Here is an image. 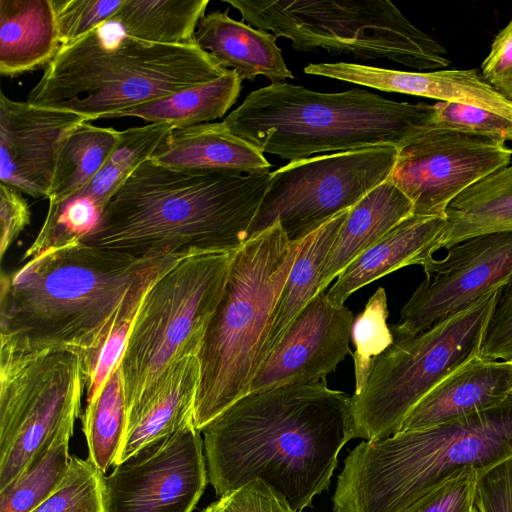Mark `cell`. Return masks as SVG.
<instances>
[{
	"instance_id": "f35d334b",
	"label": "cell",
	"mask_w": 512,
	"mask_h": 512,
	"mask_svg": "<svg viewBox=\"0 0 512 512\" xmlns=\"http://www.w3.org/2000/svg\"><path fill=\"white\" fill-rule=\"evenodd\" d=\"M138 310L122 318L97 353L85 363L86 403H89L98 394L111 372L121 362Z\"/></svg>"
},
{
	"instance_id": "e575fe53",
	"label": "cell",
	"mask_w": 512,
	"mask_h": 512,
	"mask_svg": "<svg viewBox=\"0 0 512 512\" xmlns=\"http://www.w3.org/2000/svg\"><path fill=\"white\" fill-rule=\"evenodd\" d=\"M428 126L512 143V121L469 104L439 101Z\"/></svg>"
},
{
	"instance_id": "7bdbcfd3",
	"label": "cell",
	"mask_w": 512,
	"mask_h": 512,
	"mask_svg": "<svg viewBox=\"0 0 512 512\" xmlns=\"http://www.w3.org/2000/svg\"><path fill=\"white\" fill-rule=\"evenodd\" d=\"M482 78L512 102V19L499 31L481 65Z\"/></svg>"
},
{
	"instance_id": "83f0119b",
	"label": "cell",
	"mask_w": 512,
	"mask_h": 512,
	"mask_svg": "<svg viewBox=\"0 0 512 512\" xmlns=\"http://www.w3.org/2000/svg\"><path fill=\"white\" fill-rule=\"evenodd\" d=\"M348 210L339 213L305 238L277 303L273 325L264 349L263 363L282 339L296 316L319 293L326 256Z\"/></svg>"
},
{
	"instance_id": "ba28073f",
	"label": "cell",
	"mask_w": 512,
	"mask_h": 512,
	"mask_svg": "<svg viewBox=\"0 0 512 512\" xmlns=\"http://www.w3.org/2000/svg\"><path fill=\"white\" fill-rule=\"evenodd\" d=\"M236 251H195L155 281L134 318L121 366L128 417L180 360L197 356Z\"/></svg>"
},
{
	"instance_id": "7dc6e473",
	"label": "cell",
	"mask_w": 512,
	"mask_h": 512,
	"mask_svg": "<svg viewBox=\"0 0 512 512\" xmlns=\"http://www.w3.org/2000/svg\"><path fill=\"white\" fill-rule=\"evenodd\" d=\"M476 512H478L477 508H476Z\"/></svg>"
},
{
	"instance_id": "ac0fdd59",
	"label": "cell",
	"mask_w": 512,
	"mask_h": 512,
	"mask_svg": "<svg viewBox=\"0 0 512 512\" xmlns=\"http://www.w3.org/2000/svg\"><path fill=\"white\" fill-rule=\"evenodd\" d=\"M304 72L385 92L469 104L512 121V102L496 92L474 69L411 72L335 62L310 63Z\"/></svg>"
},
{
	"instance_id": "6da1fadb",
	"label": "cell",
	"mask_w": 512,
	"mask_h": 512,
	"mask_svg": "<svg viewBox=\"0 0 512 512\" xmlns=\"http://www.w3.org/2000/svg\"><path fill=\"white\" fill-rule=\"evenodd\" d=\"M202 432L219 498L260 479L302 512L328 489L341 449L354 438L351 396L325 380L249 393Z\"/></svg>"
},
{
	"instance_id": "f6af8a7d",
	"label": "cell",
	"mask_w": 512,
	"mask_h": 512,
	"mask_svg": "<svg viewBox=\"0 0 512 512\" xmlns=\"http://www.w3.org/2000/svg\"><path fill=\"white\" fill-rule=\"evenodd\" d=\"M127 177L128 175L106 163L86 186L69 199L88 200L100 214Z\"/></svg>"
},
{
	"instance_id": "4316f807",
	"label": "cell",
	"mask_w": 512,
	"mask_h": 512,
	"mask_svg": "<svg viewBox=\"0 0 512 512\" xmlns=\"http://www.w3.org/2000/svg\"><path fill=\"white\" fill-rule=\"evenodd\" d=\"M241 78L227 70L218 78L121 112L115 118L137 117L175 128L196 126L223 117L236 103Z\"/></svg>"
},
{
	"instance_id": "2e32d148",
	"label": "cell",
	"mask_w": 512,
	"mask_h": 512,
	"mask_svg": "<svg viewBox=\"0 0 512 512\" xmlns=\"http://www.w3.org/2000/svg\"><path fill=\"white\" fill-rule=\"evenodd\" d=\"M353 313L333 305L325 291L296 316L252 380L249 393L320 381L351 353Z\"/></svg>"
},
{
	"instance_id": "ab89813d",
	"label": "cell",
	"mask_w": 512,
	"mask_h": 512,
	"mask_svg": "<svg viewBox=\"0 0 512 512\" xmlns=\"http://www.w3.org/2000/svg\"><path fill=\"white\" fill-rule=\"evenodd\" d=\"M480 356L512 361V276L500 289L484 334Z\"/></svg>"
},
{
	"instance_id": "30bf717a",
	"label": "cell",
	"mask_w": 512,
	"mask_h": 512,
	"mask_svg": "<svg viewBox=\"0 0 512 512\" xmlns=\"http://www.w3.org/2000/svg\"><path fill=\"white\" fill-rule=\"evenodd\" d=\"M500 289L413 338L394 341L373 360L365 388L351 395L354 438L392 436L423 397L480 355Z\"/></svg>"
},
{
	"instance_id": "d4e9b609",
	"label": "cell",
	"mask_w": 512,
	"mask_h": 512,
	"mask_svg": "<svg viewBox=\"0 0 512 512\" xmlns=\"http://www.w3.org/2000/svg\"><path fill=\"white\" fill-rule=\"evenodd\" d=\"M199 378L200 364L197 356L186 357L174 365L156 392L128 417L118 464L144 446L193 421Z\"/></svg>"
},
{
	"instance_id": "3957f363",
	"label": "cell",
	"mask_w": 512,
	"mask_h": 512,
	"mask_svg": "<svg viewBox=\"0 0 512 512\" xmlns=\"http://www.w3.org/2000/svg\"><path fill=\"white\" fill-rule=\"evenodd\" d=\"M270 173L178 170L148 159L81 241L137 255L236 251L249 239Z\"/></svg>"
},
{
	"instance_id": "60d3db41",
	"label": "cell",
	"mask_w": 512,
	"mask_h": 512,
	"mask_svg": "<svg viewBox=\"0 0 512 512\" xmlns=\"http://www.w3.org/2000/svg\"><path fill=\"white\" fill-rule=\"evenodd\" d=\"M221 512H295L285 497L260 479H254L220 497Z\"/></svg>"
},
{
	"instance_id": "bcb514c9",
	"label": "cell",
	"mask_w": 512,
	"mask_h": 512,
	"mask_svg": "<svg viewBox=\"0 0 512 512\" xmlns=\"http://www.w3.org/2000/svg\"><path fill=\"white\" fill-rule=\"evenodd\" d=\"M202 512H221L217 502H213L208 507H206Z\"/></svg>"
},
{
	"instance_id": "1f68e13d",
	"label": "cell",
	"mask_w": 512,
	"mask_h": 512,
	"mask_svg": "<svg viewBox=\"0 0 512 512\" xmlns=\"http://www.w3.org/2000/svg\"><path fill=\"white\" fill-rule=\"evenodd\" d=\"M75 421H66L21 473L0 490V512H31L57 489L69 469V441Z\"/></svg>"
},
{
	"instance_id": "52a82bcc",
	"label": "cell",
	"mask_w": 512,
	"mask_h": 512,
	"mask_svg": "<svg viewBox=\"0 0 512 512\" xmlns=\"http://www.w3.org/2000/svg\"><path fill=\"white\" fill-rule=\"evenodd\" d=\"M304 241H291L276 222L236 250L197 355L200 378L193 424L200 432L249 394L282 289Z\"/></svg>"
},
{
	"instance_id": "d6a6232c",
	"label": "cell",
	"mask_w": 512,
	"mask_h": 512,
	"mask_svg": "<svg viewBox=\"0 0 512 512\" xmlns=\"http://www.w3.org/2000/svg\"><path fill=\"white\" fill-rule=\"evenodd\" d=\"M388 315L386 292L383 287H379L364 310L354 318L351 331V340L355 346L352 353L355 372L353 394H359L365 388L373 360L394 342L387 324Z\"/></svg>"
},
{
	"instance_id": "d590c367",
	"label": "cell",
	"mask_w": 512,
	"mask_h": 512,
	"mask_svg": "<svg viewBox=\"0 0 512 512\" xmlns=\"http://www.w3.org/2000/svg\"><path fill=\"white\" fill-rule=\"evenodd\" d=\"M124 0H52L61 45H68L110 23Z\"/></svg>"
},
{
	"instance_id": "74e56055",
	"label": "cell",
	"mask_w": 512,
	"mask_h": 512,
	"mask_svg": "<svg viewBox=\"0 0 512 512\" xmlns=\"http://www.w3.org/2000/svg\"><path fill=\"white\" fill-rule=\"evenodd\" d=\"M478 470H463L425 494L404 512H476Z\"/></svg>"
},
{
	"instance_id": "cb8c5ba5",
	"label": "cell",
	"mask_w": 512,
	"mask_h": 512,
	"mask_svg": "<svg viewBox=\"0 0 512 512\" xmlns=\"http://www.w3.org/2000/svg\"><path fill=\"white\" fill-rule=\"evenodd\" d=\"M61 46L52 0H0L2 76L46 67Z\"/></svg>"
},
{
	"instance_id": "f1b7e54d",
	"label": "cell",
	"mask_w": 512,
	"mask_h": 512,
	"mask_svg": "<svg viewBox=\"0 0 512 512\" xmlns=\"http://www.w3.org/2000/svg\"><path fill=\"white\" fill-rule=\"evenodd\" d=\"M208 0H124L110 23L133 38L157 44H193Z\"/></svg>"
},
{
	"instance_id": "8fae6325",
	"label": "cell",
	"mask_w": 512,
	"mask_h": 512,
	"mask_svg": "<svg viewBox=\"0 0 512 512\" xmlns=\"http://www.w3.org/2000/svg\"><path fill=\"white\" fill-rule=\"evenodd\" d=\"M84 355L0 344V490L68 420L81 415Z\"/></svg>"
},
{
	"instance_id": "ee69618b",
	"label": "cell",
	"mask_w": 512,
	"mask_h": 512,
	"mask_svg": "<svg viewBox=\"0 0 512 512\" xmlns=\"http://www.w3.org/2000/svg\"><path fill=\"white\" fill-rule=\"evenodd\" d=\"M30 207L17 189L0 183V259L29 225Z\"/></svg>"
},
{
	"instance_id": "8d00e7d4",
	"label": "cell",
	"mask_w": 512,
	"mask_h": 512,
	"mask_svg": "<svg viewBox=\"0 0 512 512\" xmlns=\"http://www.w3.org/2000/svg\"><path fill=\"white\" fill-rule=\"evenodd\" d=\"M173 129L168 123H150L119 131V141L106 163L129 176L152 157Z\"/></svg>"
},
{
	"instance_id": "4fadbf2b",
	"label": "cell",
	"mask_w": 512,
	"mask_h": 512,
	"mask_svg": "<svg viewBox=\"0 0 512 512\" xmlns=\"http://www.w3.org/2000/svg\"><path fill=\"white\" fill-rule=\"evenodd\" d=\"M511 158L506 143L427 127L398 148L390 180L411 201L413 214L446 219L455 198Z\"/></svg>"
},
{
	"instance_id": "5b68a950",
	"label": "cell",
	"mask_w": 512,
	"mask_h": 512,
	"mask_svg": "<svg viewBox=\"0 0 512 512\" xmlns=\"http://www.w3.org/2000/svg\"><path fill=\"white\" fill-rule=\"evenodd\" d=\"M433 107L360 88L323 93L271 82L250 92L222 122L261 153L296 161L376 146L400 148L429 127Z\"/></svg>"
},
{
	"instance_id": "e0dca14e",
	"label": "cell",
	"mask_w": 512,
	"mask_h": 512,
	"mask_svg": "<svg viewBox=\"0 0 512 512\" xmlns=\"http://www.w3.org/2000/svg\"><path fill=\"white\" fill-rule=\"evenodd\" d=\"M84 121L70 111L14 101L1 91L0 183L48 198L61 145Z\"/></svg>"
},
{
	"instance_id": "8992f818",
	"label": "cell",
	"mask_w": 512,
	"mask_h": 512,
	"mask_svg": "<svg viewBox=\"0 0 512 512\" xmlns=\"http://www.w3.org/2000/svg\"><path fill=\"white\" fill-rule=\"evenodd\" d=\"M102 28L61 46L27 102L70 111L87 121L115 118L228 70L195 43H150L122 31L110 41L103 37Z\"/></svg>"
},
{
	"instance_id": "9a60e30c",
	"label": "cell",
	"mask_w": 512,
	"mask_h": 512,
	"mask_svg": "<svg viewBox=\"0 0 512 512\" xmlns=\"http://www.w3.org/2000/svg\"><path fill=\"white\" fill-rule=\"evenodd\" d=\"M200 433L189 422L116 465L104 478L106 512H192L209 482Z\"/></svg>"
},
{
	"instance_id": "9c48e42d",
	"label": "cell",
	"mask_w": 512,
	"mask_h": 512,
	"mask_svg": "<svg viewBox=\"0 0 512 512\" xmlns=\"http://www.w3.org/2000/svg\"><path fill=\"white\" fill-rule=\"evenodd\" d=\"M242 21L300 51L387 59L418 71L449 66L447 50L388 0H224Z\"/></svg>"
},
{
	"instance_id": "d6986e66",
	"label": "cell",
	"mask_w": 512,
	"mask_h": 512,
	"mask_svg": "<svg viewBox=\"0 0 512 512\" xmlns=\"http://www.w3.org/2000/svg\"><path fill=\"white\" fill-rule=\"evenodd\" d=\"M511 394L512 361L478 355L423 397L397 432L423 429L483 411L500 404Z\"/></svg>"
},
{
	"instance_id": "4dcf8cb0",
	"label": "cell",
	"mask_w": 512,
	"mask_h": 512,
	"mask_svg": "<svg viewBox=\"0 0 512 512\" xmlns=\"http://www.w3.org/2000/svg\"><path fill=\"white\" fill-rule=\"evenodd\" d=\"M81 420L89 450L88 458L105 474L119 462L128 425L121 362L111 372L98 394L86 403Z\"/></svg>"
},
{
	"instance_id": "f546056e",
	"label": "cell",
	"mask_w": 512,
	"mask_h": 512,
	"mask_svg": "<svg viewBox=\"0 0 512 512\" xmlns=\"http://www.w3.org/2000/svg\"><path fill=\"white\" fill-rule=\"evenodd\" d=\"M119 141V131L84 121L64 139L58 153L49 204L68 200L103 168Z\"/></svg>"
},
{
	"instance_id": "5bb4252c",
	"label": "cell",
	"mask_w": 512,
	"mask_h": 512,
	"mask_svg": "<svg viewBox=\"0 0 512 512\" xmlns=\"http://www.w3.org/2000/svg\"><path fill=\"white\" fill-rule=\"evenodd\" d=\"M422 267L425 280L390 327L394 341L413 338L502 287L512 276V229L464 239Z\"/></svg>"
},
{
	"instance_id": "603a6c76",
	"label": "cell",
	"mask_w": 512,
	"mask_h": 512,
	"mask_svg": "<svg viewBox=\"0 0 512 512\" xmlns=\"http://www.w3.org/2000/svg\"><path fill=\"white\" fill-rule=\"evenodd\" d=\"M412 214L411 201L390 177L366 194L348 210L326 256L319 292H324L357 257Z\"/></svg>"
},
{
	"instance_id": "ffe728a7",
	"label": "cell",
	"mask_w": 512,
	"mask_h": 512,
	"mask_svg": "<svg viewBox=\"0 0 512 512\" xmlns=\"http://www.w3.org/2000/svg\"><path fill=\"white\" fill-rule=\"evenodd\" d=\"M446 219L412 214L357 257L326 293L335 306L371 282L405 266L423 265L440 249Z\"/></svg>"
},
{
	"instance_id": "b9f144b4",
	"label": "cell",
	"mask_w": 512,
	"mask_h": 512,
	"mask_svg": "<svg viewBox=\"0 0 512 512\" xmlns=\"http://www.w3.org/2000/svg\"><path fill=\"white\" fill-rule=\"evenodd\" d=\"M478 512H512V457L478 472Z\"/></svg>"
},
{
	"instance_id": "7402d4cb",
	"label": "cell",
	"mask_w": 512,
	"mask_h": 512,
	"mask_svg": "<svg viewBox=\"0 0 512 512\" xmlns=\"http://www.w3.org/2000/svg\"><path fill=\"white\" fill-rule=\"evenodd\" d=\"M194 42L222 68L235 71L241 80L253 81L259 75L271 82L294 78L276 37L232 19L228 9L205 14L198 23Z\"/></svg>"
},
{
	"instance_id": "44dd1931",
	"label": "cell",
	"mask_w": 512,
	"mask_h": 512,
	"mask_svg": "<svg viewBox=\"0 0 512 512\" xmlns=\"http://www.w3.org/2000/svg\"><path fill=\"white\" fill-rule=\"evenodd\" d=\"M150 160L178 170L243 175L271 168L263 153L233 135L223 122L173 129Z\"/></svg>"
},
{
	"instance_id": "277c9868",
	"label": "cell",
	"mask_w": 512,
	"mask_h": 512,
	"mask_svg": "<svg viewBox=\"0 0 512 512\" xmlns=\"http://www.w3.org/2000/svg\"><path fill=\"white\" fill-rule=\"evenodd\" d=\"M512 457V394L503 402L435 426L362 441L344 460L334 512H404L466 470Z\"/></svg>"
},
{
	"instance_id": "836d02e7",
	"label": "cell",
	"mask_w": 512,
	"mask_h": 512,
	"mask_svg": "<svg viewBox=\"0 0 512 512\" xmlns=\"http://www.w3.org/2000/svg\"><path fill=\"white\" fill-rule=\"evenodd\" d=\"M104 478L89 458L71 456L61 484L31 512H106Z\"/></svg>"
},
{
	"instance_id": "484cf974",
	"label": "cell",
	"mask_w": 512,
	"mask_h": 512,
	"mask_svg": "<svg viewBox=\"0 0 512 512\" xmlns=\"http://www.w3.org/2000/svg\"><path fill=\"white\" fill-rule=\"evenodd\" d=\"M512 229V164L477 182L446 210L440 249L483 233Z\"/></svg>"
},
{
	"instance_id": "7c38bea8",
	"label": "cell",
	"mask_w": 512,
	"mask_h": 512,
	"mask_svg": "<svg viewBox=\"0 0 512 512\" xmlns=\"http://www.w3.org/2000/svg\"><path fill=\"white\" fill-rule=\"evenodd\" d=\"M398 148L376 146L290 161L270 173L249 238L279 222L299 241L389 179Z\"/></svg>"
},
{
	"instance_id": "7a4b0ae2",
	"label": "cell",
	"mask_w": 512,
	"mask_h": 512,
	"mask_svg": "<svg viewBox=\"0 0 512 512\" xmlns=\"http://www.w3.org/2000/svg\"><path fill=\"white\" fill-rule=\"evenodd\" d=\"M199 250L137 255L73 241L28 259L0 284V344L64 347L89 361L164 273Z\"/></svg>"
}]
</instances>
